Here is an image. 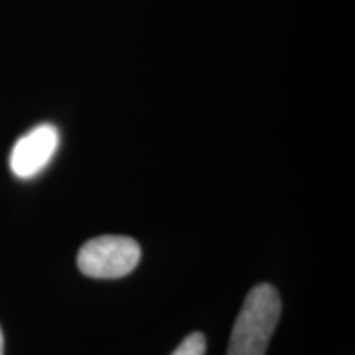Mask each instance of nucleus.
<instances>
[{"instance_id":"1","label":"nucleus","mask_w":355,"mask_h":355,"mask_svg":"<svg viewBox=\"0 0 355 355\" xmlns=\"http://www.w3.org/2000/svg\"><path fill=\"white\" fill-rule=\"evenodd\" d=\"M282 314L275 286L261 283L247 295L235 319L227 355H265Z\"/></svg>"},{"instance_id":"2","label":"nucleus","mask_w":355,"mask_h":355,"mask_svg":"<svg viewBox=\"0 0 355 355\" xmlns=\"http://www.w3.org/2000/svg\"><path fill=\"white\" fill-rule=\"evenodd\" d=\"M141 259L137 241L123 235H102L87 241L78 254V268L89 278L115 279L135 270Z\"/></svg>"},{"instance_id":"3","label":"nucleus","mask_w":355,"mask_h":355,"mask_svg":"<svg viewBox=\"0 0 355 355\" xmlns=\"http://www.w3.org/2000/svg\"><path fill=\"white\" fill-rule=\"evenodd\" d=\"M60 145V133L51 123H42L25 133L13 145L10 153V168L19 178H33L46 168Z\"/></svg>"},{"instance_id":"4","label":"nucleus","mask_w":355,"mask_h":355,"mask_svg":"<svg viewBox=\"0 0 355 355\" xmlns=\"http://www.w3.org/2000/svg\"><path fill=\"white\" fill-rule=\"evenodd\" d=\"M206 354V337L201 332H193L175 349L171 355H204Z\"/></svg>"},{"instance_id":"5","label":"nucleus","mask_w":355,"mask_h":355,"mask_svg":"<svg viewBox=\"0 0 355 355\" xmlns=\"http://www.w3.org/2000/svg\"><path fill=\"white\" fill-rule=\"evenodd\" d=\"M0 355H3V334H2V329H0Z\"/></svg>"}]
</instances>
